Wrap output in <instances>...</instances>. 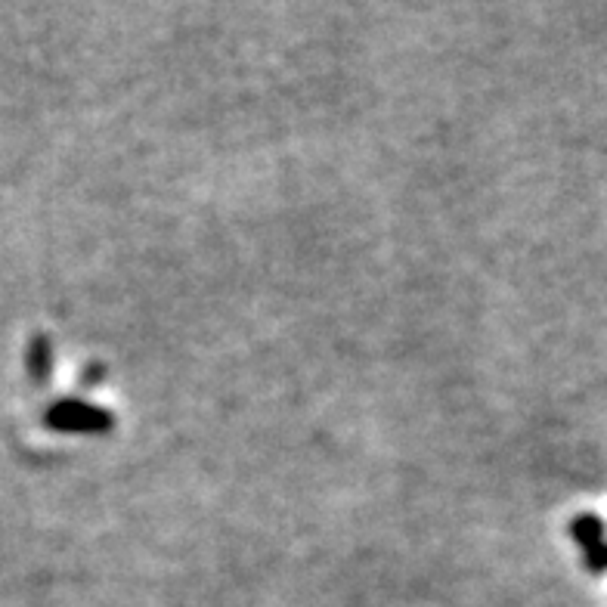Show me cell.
<instances>
[{
  "instance_id": "obj_2",
  "label": "cell",
  "mask_w": 607,
  "mask_h": 607,
  "mask_svg": "<svg viewBox=\"0 0 607 607\" xmlns=\"http://www.w3.org/2000/svg\"><path fill=\"white\" fill-rule=\"evenodd\" d=\"M50 357H53V350H50L47 338H35V347H31V372H35V378H47Z\"/></svg>"
},
{
  "instance_id": "obj_1",
  "label": "cell",
  "mask_w": 607,
  "mask_h": 607,
  "mask_svg": "<svg viewBox=\"0 0 607 607\" xmlns=\"http://www.w3.org/2000/svg\"><path fill=\"white\" fill-rule=\"evenodd\" d=\"M47 425L56 431H78V434H97L112 428V412L90 406L84 400H62L47 412Z\"/></svg>"
}]
</instances>
